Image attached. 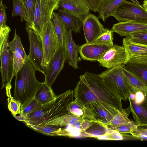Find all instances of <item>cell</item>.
I'll return each mask as SVG.
<instances>
[{
  "mask_svg": "<svg viewBox=\"0 0 147 147\" xmlns=\"http://www.w3.org/2000/svg\"><path fill=\"white\" fill-rule=\"evenodd\" d=\"M74 90H68L56 95L53 101L45 105L41 109L24 116L13 115L18 120L23 121L26 125H44L59 117L69 113L67 105L73 101Z\"/></svg>",
  "mask_w": 147,
  "mask_h": 147,
  "instance_id": "6da1fadb",
  "label": "cell"
},
{
  "mask_svg": "<svg viewBox=\"0 0 147 147\" xmlns=\"http://www.w3.org/2000/svg\"><path fill=\"white\" fill-rule=\"evenodd\" d=\"M36 70L28 59L15 75L13 98L21 104V111L35 96L42 82L36 79Z\"/></svg>",
  "mask_w": 147,
  "mask_h": 147,
  "instance_id": "7a4b0ae2",
  "label": "cell"
},
{
  "mask_svg": "<svg viewBox=\"0 0 147 147\" xmlns=\"http://www.w3.org/2000/svg\"><path fill=\"white\" fill-rule=\"evenodd\" d=\"M98 100L119 111L122 108V100L116 90L106 83L100 74L88 71L80 77Z\"/></svg>",
  "mask_w": 147,
  "mask_h": 147,
  "instance_id": "3957f363",
  "label": "cell"
},
{
  "mask_svg": "<svg viewBox=\"0 0 147 147\" xmlns=\"http://www.w3.org/2000/svg\"><path fill=\"white\" fill-rule=\"evenodd\" d=\"M11 29L7 25L0 28V72L2 89L9 84L15 76L12 53L8 46V39Z\"/></svg>",
  "mask_w": 147,
  "mask_h": 147,
  "instance_id": "277c9868",
  "label": "cell"
},
{
  "mask_svg": "<svg viewBox=\"0 0 147 147\" xmlns=\"http://www.w3.org/2000/svg\"><path fill=\"white\" fill-rule=\"evenodd\" d=\"M59 0H37L32 29L42 38L54 11L59 7Z\"/></svg>",
  "mask_w": 147,
  "mask_h": 147,
  "instance_id": "5b68a950",
  "label": "cell"
},
{
  "mask_svg": "<svg viewBox=\"0 0 147 147\" xmlns=\"http://www.w3.org/2000/svg\"><path fill=\"white\" fill-rule=\"evenodd\" d=\"M123 65V64L108 69L100 75L106 83L114 88L122 100L127 101L130 94L135 93L124 78Z\"/></svg>",
  "mask_w": 147,
  "mask_h": 147,
  "instance_id": "8992f818",
  "label": "cell"
},
{
  "mask_svg": "<svg viewBox=\"0 0 147 147\" xmlns=\"http://www.w3.org/2000/svg\"><path fill=\"white\" fill-rule=\"evenodd\" d=\"M111 16L119 22L133 21L147 23V11L142 6L127 0L112 11Z\"/></svg>",
  "mask_w": 147,
  "mask_h": 147,
  "instance_id": "52a82bcc",
  "label": "cell"
},
{
  "mask_svg": "<svg viewBox=\"0 0 147 147\" xmlns=\"http://www.w3.org/2000/svg\"><path fill=\"white\" fill-rule=\"evenodd\" d=\"M25 29L30 43L28 59L36 71L44 74L46 63L42 38L30 27L26 26Z\"/></svg>",
  "mask_w": 147,
  "mask_h": 147,
  "instance_id": "ba28073f",
  "label": "cell"
},
{
  "mask_svg": "<svg viewBox=\"0 0 147 147\" xmlns=\"http://www.w3.org/2000/svg\"><path fill=\"white\" fill-rule=\"evenodd\" d=\"M67 57L64 46L60 47L45 68V82L50 87L63 69Z\"/></svg>",
  "mask_w": 147,
  "mask_h": 147,
  "instance_id": "9c48e42d",
  "label": "cell"
},
{
  "mask_svg": "<svg viewBox=\"0 0 147 147\" xmlns=\"http://www.w3.org/2000/svg\"><path fill=\"white\" fill-rule=\"evenodd\" d=\"M127 55L126 62L147 64V46L133 42L127 37L123 40Z\"/></svg>",
  "mask_w": 147,
  "mask_h": 147,
  "instance_id": "30bf717a",
  "label": "cell"
},
{
  "mask_svg": "<svg viewBox=\"0 0 147 147\" xmlns=\"http://www.w3.org/2000/svg\"><path fill=\"white\" fill-rule=\"evenodd\" d=\"M42 40L45 60L46 68L51 59L60 47L59 42L55 30L53 22L52 20L48 25L42 38Z\"/></svg>",
  "mask_w": 147,
  "mask_h": 147,
  "instance_id": "8fae6325",
  "label": "cell"
},
{
  "mask_svg": "<svg viewBox=\"0 0 147 147\" xmlns=\"http://www.w3.org/2000/svg\"><path fill=\"white\" fill-rule=\"evenodd\" d=\"M127 55L124 47L113 45L98 61L100 65L108 69L125 64Z\"/></svg>",
  "mask_w": 147,
  "mask_h": 147,
  "instance_id": "7c38bea8",
  "label": "cell"
},
{
  "mask_svg": "<svg viewBox=\"0 0 147 147\" xmlns=\"http://www.w3.org/2000/svg\"><path fill=\"white\" fill-rule=\"evenodd\" d=\"M99 19L94 14L89 13L84 20L82 26L86 43H93L106 30L100 23Z\"/></svg>",
  "mask_w": 147,
  "mask_h": 147,
  "instance_id": "4fadbf2b",
  "label": "cell"
},
{
  "mask_svg": "<svg viewBox=\"0 0 147 147\" xmlns=\"http://www.w3.org/2000/svg\"><path fill=\"white\" fill-rule=\"evenodd\" d=\"M111 47L94 43H86L79 48L82 58L90 61H98Z\"/></svg>",
  "mask_w": 147,
  "mask_h": 147,
  "instance_id": "5bb4252c",
  "label": "cell"
},
{
  "mask_svg": "<svg viewBox=\"0 0 147 147\" xmlns=\"http://www.w3.org/2000/svg\"><path fill=\"white\" fill-rule=\"evenodd\" d=\"M112 30L121 36L134 33L147 32V23L133 21L119 22L114 24Z\"/></svg>",
  "mask_w": 147,
  "mask_h": 147,
  "instance_id": "9a60e30c",
  "label": "cell"
},
{
  "mask_svg": "<svg viewBox=\"0 0 147 147\" xmlns=\"http://www.w3.org/2000/svg\"><path fill=\"white\" fill-rule=\"evenodd\" d=\"M72 32L71 29L68 30L64 39V47L68 64L76 69L79 68L78 65L79 61L78 53L79 47L74 41Z\"/></svg>",
  "mask_w": 147,
  "mask_h": 147,
  "instance_id": "2e32d148",
  "label": "cell"
},
{
  "mask_svg": "<svg viewBox=\"0 0 147 147\" xmlns=\"http://www.w3.org/2000/svg\"><path fill=\"white\" fill-rule=\"evenodd\" d=\"M145 95L143 101L138 104L134 100L128 98L133 118L138 125H147V93Z\"/></svg>",
  "mask_w": 147,
  "mask_h": 147,
  "instance_id": "e0dca14e",
  "label": "cell"
},
{
  "mask_svg": "<svg viewBox=\"0 0 147 147\" xmlns=\"http://www.w3.org/2000/svg\"><path fill=\"white\" fill-rule=\"evenodd\" d=\"M67 109L69 113L76 116L85 119L97 122L94 114L91 109L80 102L76 99L67 105Z\"/></svg>",
  "mask_w": 147,
  "mask_h": 147,
  "instance_id": "ac0fdd59",
  "label": "cell"
},
{
  "mask_svg": "<svg viewBox=\"0 0 147 147\" xmlns=\"http://www.w3.org/2000/svg\"><path fill=\"white\" fill-rule=\"evenodd\" d=\"M58 14L68 30L71 29L76 33L80 32L83 23L77 16L61 8L59 9Z\"/></svg>",
  "mask_w": 147,
  "mask_h": 147,
  "instance_id": "d6986e66",
  "label": "cell"
},
{
  "mask_svg": "<svg viewBox=\"0 0 147 147\" xmlns=\"http://www.w3.org/2000/svg\"><path fill=\"white\" fill-rule=\"evenodd\" d=\"M56 96L51 87H49L44 82L36 92L34 98L40 104L44 105L53 100Z\"/></svg>",
  "mask_w": 147,
  "mask_h": 147,
  "instance_id": "ffe728a7",
  "label": "cell"
},
{
  "mask_svg": "<svg viewBox=\"0 0 147 147\" xmlns=\"http://www.w3.org/2000/svg\"><path fill=\"white\" fill-rule=\"evenodd\" d=\"M127 0H103L101 2L97 12L98 17L104 22L111 16V12L117 7Z\"/></svg>",
  "mask_w": 147,
  "mask_h": 147,
  "instance_id": "44dd1931",
  "label": "cell"
},
{
  "mask_svg": "<svg viewBox=\"0 0 147 147\" xmlns=\"http://www.w3.org/2000/svg\"><path fill=\"white\" fill-rule=\"evenodd\" d=\"M123 67L147 86V64L127 63Z\"/></svg>",
  "mask_w": 147,
  "mask_h": 147,
  "instance_id": "7402d4cb",
  "label": "cell"
},
{
  "mask_svg": "<svg viewBox=\"0 0 147 147\" xmlns=\"http://www.w3.org/2000/svg\"><path fill=\"white\" fill-rule=\"evenodd\" d=\"M123 71L126 81L135 94L137 91H140L145 95L147 93V86L123 67Z\"/></svg>",
  "mask_w": 147,
  "mask_h": 147,
  "instance_id": "603a6c76",
  "label": "cell"
},
{
  "mask_svg": "<svg viewBox=\"0 0 147 147\" xmlns=\"http://www.w3.org/2000/svg\"><path fill=\"white\" fill-rule=\"evenodd\" d=\"M52 20L54 24L55 30L58 38L60 47L64 46V39L68 30L63 22L59 14L53 12Z\"/></svg>",
  "mask_w": 147,
  "mask_h": 147,
  "instance_id": "cb8c5ba5",
  "label": "cell"
},
{
  "mask_svg": "<svg viewBox=\"0 0 147 147\" xmlns=\"http://www.w3.org/2000/svg\"><path fill=\"white\" fill-rule=\"evenodd\" d=\"M84 119L69 113L45 123L44 125L66 126L73 125L78 121Z\"/></svg>",
  "mask_w": 147,
  "mask_h": 147,
  "instance_id": "d4e9b609",
  "label": "cell"
},
{
  "mask_svg": "<svg viewBox=\"0 0 147 147\" xmlns=\"http://www.w3.org/2000/svg\"><path fill=\"white\" fill-rule=\"evenodd\" d=\"M131 112L130 106L127 108L122 109L119 110L107 124L111 127H117L132 121L129 118Z\"/></svg>",
  "mask_w": 147,
  "mask_h": 147,
  "instance_id": "484cf974",
  "label": "cell"
},
{
  "mask_svg": "<svg viewBox=\"0 0 147 147\" xmlns=\"http://www.w3.org/2000/svg\"><path fill=\"white\" fill-rule=\"evenodd\" d=\"M20 16V21L26 22V26L31 28L32 24L28 16L25 6L21 0H13L12 16Z\"/></svg>",
  "mask_w": 147,
  "mask_h": 147,
  "instance_id": "4316f807",
  "label": "cell"
},
{
  "mask_svg": "<svg viewBox=\"0 0 147 147\" xmlns=\"http://www.w3.org/2000/svg\"><path fill=\"white\" fill-rule=\"evenodd\" d=\"M111 129L106 124L98 122H94L93 124L88 128L85 132L87 137L97 138L104 135Z\"/></svg>",
  "mask_w": 147,
  "mask_h": 147,
  "instance_id": "83f0119b",
  "label": "cell"
},
{
  "mask_svg": "<svg viewBox=\"0 0 147 147\" xmlns=\"http://www.w3.org/2000/svg\"><path fill=\"white\" fill-rule=\"evenodd\" d=\"M12 86L11 83L8 84L5 87L6 93L7 96L8 107L12 115L20 114L21 112V104L12 96L11 89Z\"/></svg>",
  "mask_w": 147,
  "mask_h": 147,
  "instance_id": "f1b7e54d",
  "label": "cell"
},
{
  "mask_svg": "<svg viewBox=\"0 0 147 147\" xmlns=\"http://www.w3.org/2000/svg\"><path fill=\"white\" fill-rule=\"evenodd\" d=\"M113 32L111 29H106V30L100 35L93 43L106 45L111 47L113 45Z\"/></svg>",
  "mask_w": 147,
  "mask_h": 147,
  "instance_id": "f546056e",
  "label": "cell"
},
{
  "mask_svg": "<svg viewBox=\"0 0 147 147\" xmlns=\"http://www.w3.org/2000/svg\"><path fill=\"white\" fill-rule=\"evenodd\" d=\"M44 105L39 103L34 98L21 111L19 115L24 116L32 113L42 109Z\"/></svg>",
  "mask_w": 147,
  "mask_h": 147,
  "instance_id": "4dcf8cb0",
  "label": "cell"
},
{
  "mask_svg": "<svg viewBox=\"0 0 147 147\" xmlns=\"http://www.w3.org/2000/svg\"><path fill=\"white\" fill-rule=\"evenodd\" d=\"M27 125L36 131L45 135L50 136H55V132L59 129L52 125L36 126L31 125Z\"/></svg>",
  "mask_w": 147,
  "mask_h": 147,
  "instance_id": "1f68e13d",
  "label": "cell"
},
{
  "mask_svg": "<svg viewBox=\"0 0 147 147\" xmlns=\"http://www.w3.org/2000/svg\"><path fill=\"white\" fill-rule=\"evenodd\" d=\"M26 7L28 16L31 22L32 28L34 20L37 0H21Z\"/></svg>",
  "mask_w": 147,
  "mask_h": 147,
  "instance_id": "d6a6232c",
  "label": "cell"
},
{
  "mask_svg": "<svg viewBox=\"0 0 147 147\" xmlns=\"http://www.w3.org/2000/svg\"><path fill=\"white\" fill-rule=\"evenodd\" d=\"M138 126L136 122L133 121L117 127H111L112 129L116 130L123 135L130 133Z\"/></svg>",
  "mask_w": 147,
  "mask_h": 147,
  "instance_id": "836d02e7",
  "label": "cell"
},
{
  "mask_svg": "<svg viewBox=\"0 0 147 147\" xmlns=\"http://www.w3.org/2000/svg\"><path fill=\"white\" fill-rule=\"evenodd\" d=\"M123 135L118 131L111 129L105 134L96 138L100 140H123Z\"/></svg>",
  "mask_w": 147,
  "mask_h": 147,
  "instance_id": "e575fe53",
  "label": "cell"
},
{
  "mask_svg": "<svg viewBox=\"0 0 147 147\" xmlns=\"http://www.w3.org/2000/svg\"><path fill=\"white\" fill-rule=\"evenodd\" d=\"M126 37L134 42L147 46V32L134 33Z\"/></svg>",
  "mask_w": 147,
  "mask_h": 147,
  "instance_id": "d590c367",
  "label": "cell"
},
{
  "mask_svg": "<svg viewBox=\"0 0 147 147\" xmlns=\"http://www.w3.org/2000/svg\"><path fill=\"white\" fill-rule=\"evenodd\" d=\"M72 6L83 11L87 14L90 13V9L86 0H65Z\"/></svg>",
  "mask_w": 147,
  "mask_h": 147,
  "instance_id": "8d00e7d4",
  "label": "cell"
},
{
  "mask_svg": "<svg viewBox=\"0 0 147 147\" xmlns=\"http://www.w3.org/2000/svg\"><path fill=\"white\" fill-rule=\"evenodd\" d=\"M130 134L135 138H140L142 136L147 137V125H138L137 127Z\"/></svg>",
  "mask_w": 147,
  "mask_h": 147,
  "instance_id": "74e56055",
  "label": "cell"
},
{
  "mask_svg": "<svg viewBox=\"0 0 147 147\" xmlns=\"http://www.w3.org/2000/svg\"><path fill=\"white\" fill-rule=\"evenodd\" d=\"M7 8L5 5H0V26L3 27L6 25L7 16L6 9Z\"/></svg>",
  "mask_w": 147,
  "mask_h": 147,
  "instance_id": "f35d334b",
  "label": "cell"
},
{
  "mask_svg": "<svg viewBox=\"0 0 147 147\" xmlns=\"http://www.w3.org/2000/svg\"><path fill=\"white\" fill-rule=\"evenodd\" d=\"M103 0H86L90 9L94 12H97L99 6Z\"/></svg>",
  "mask_w": 147,
  "mask_h": 147,
  "instance_id": "ab89813d",
  "label": "cell"
},
{
  "mask_svg": "<svg viewBox=\"0 0 147 147\" xmlns=\"http://www.w3.org/2000/svg\"><path fill=\"white\" fill-rule=\"evenodd\" d=\"M135 95V98L134 100L136 104H140L142 103L145 98V95L141 91L137 92Z\"/></svg>",
  "mask_w": 147,
  "mask_h": 147,
  "instance_id": "60d3db41",
  "label": "cell"
},
{
  "mask_svg": "<svg viewBox=\"0 0 147 147\" xmlns=\"http://www.w3.org/2000/svg\"><path fill=\"white\" fill-rule=\"evenodd\" d=\"M142 7L147 11V0H144V1Z\"/></svg>",
  "mask_w": 147,
  "mask_h": 147,
  "instance_id": "b9f144b4",
  "label": "cell"
},
{
  "mask_svg": "<svg viewBox=\"0 0 147 147\" xmlns=\"http://www.w3.org/2000/svg\"><path fill=\"white\" fill-rule=\"evenodd\" d=\"M136 95L135 93H131L130 94L129 98L132 100H134L135 99Z\"/></svg>",
  "mask_w": 147,
  "mask_h": 147,
  "instance_id": "7bdbcfd3",
  "label": "cell"
},
{
  "mask_svg": "<svg viewBox=\"0 0 147 147\" xmlns=\"http://www.w3.org/2000/svg\"><path fill=\"white\" fill-rule=\"evenodd\" d=\"M131 1H132V2H134V3L138 5H141L140 3H139V2H138V1L137 0H130Z\"/></svg>",
  "mask_w": 147,
  "mask_h": 147,
  "instance_id": "ee69618b",
  "label": "cell"
},
{
  "mask_svg": "<svg viewBox=\"0 0 147 147\" xmlns=\"http://www.w3.org/2000/svg\"><path fill=\"white\" fill-rule=\"evenodd\" d=\"M3 0H0V5L3 4Z\"/></svg>",
  "mask_w": 147,
  "mask_h": 147,
  "instance_id": "f6af8a7d",
  "label": "cell"
},
{
  "mask_svg": "<svg viewBox=\"0 0 147 147\" xmlns=\"http://www.w3.org/2000/svg\"></svg>",
  "mask_w": 147,
  "mask_h": 147,
  "instance_id": "bcb514c9",
  "label": "cell"
}]
</instances>
